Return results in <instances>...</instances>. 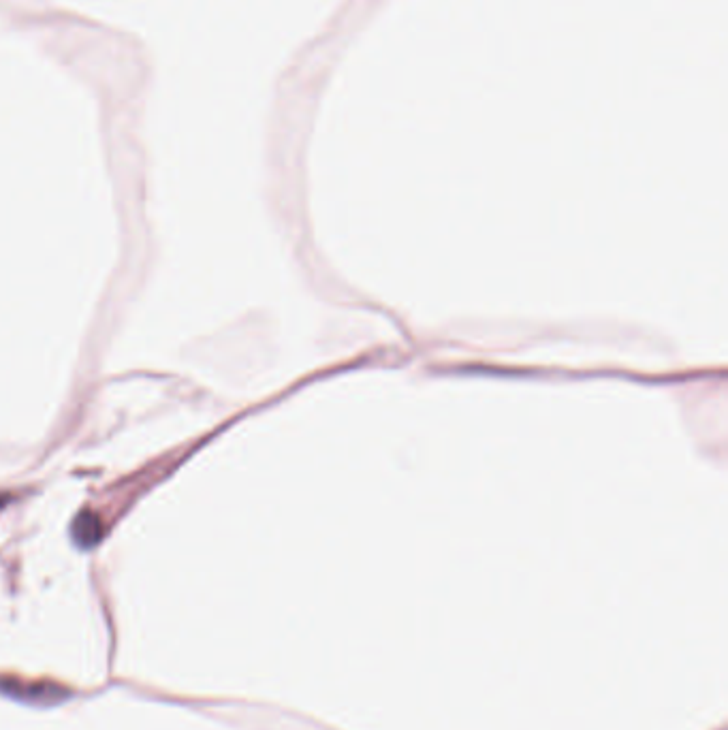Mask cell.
I'll return each instance as SVG.
<instances>
[{"instance_id": "obj_1", "label": "cell", "mask_w": 728, "mask_h": 730, "mask_svg": "<svg viewBox=\"0 0 728 730\" xmlns=\"http://www.w3.org/2000/svg\"><path fill=\"white\" fill-rule=\"evenodd\" d=\"M0 694L13 701L30 705H58L67 701L71 690L56 684V681H30L18 677H0Z\"/></svg>"}, {"instance_id": "obj_2", "label": "cell", "mask_w": 728, "mask_h": 730, "mask_svg": "<svg viewBox=\"0 0 728 730\" xmlns=\"http://www.w3.org/2000/svg\"><path fill=\"white\" fill-rule=\"evenodd\" d=\"M103 536V528L94 515H79L73 526V538L79 547H94Z\"/></svg>"}]
</instances>
